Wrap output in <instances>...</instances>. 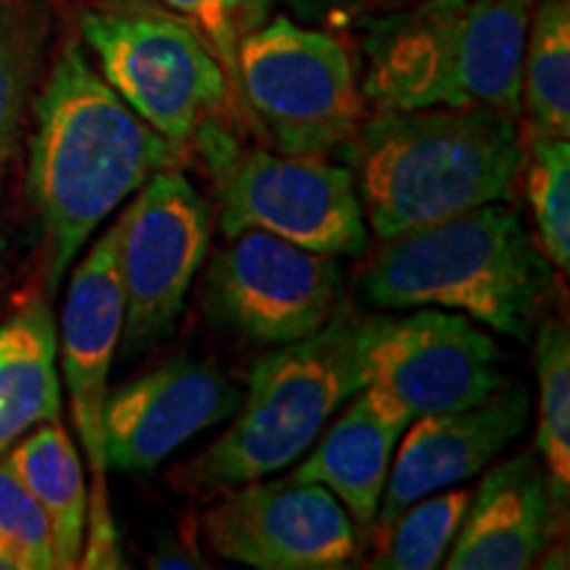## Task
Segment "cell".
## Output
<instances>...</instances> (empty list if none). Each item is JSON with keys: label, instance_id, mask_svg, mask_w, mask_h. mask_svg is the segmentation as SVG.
Returning <instances> with one entry per match:
<instances>
[{"label": "cell", "instance_id": "cell-24", "mask_svg": "<svg viewBox=\"0 0 570 570\" xmlns=\"http://www.w3.org/2000/svg\"><path fill=\"white\" fill-rule=\"evenodd\" d=\"M0 550L11 554L19 570L56 568L53 531L46 510L6 458H0Z\"/></svg>", "mask_w": 570, "mask_h": 570}, {"label": "cell", "instance_id": "cell-30", "mask_svg": "<svg viewBox=\"0 0 570 570\" xmlns=\"http://www.w3.org/2000/svg\"><path fill=\"white\" fill-rule=\"evenodd\" d=\"M377 6H394V3H404V0H375Z\"/></svg>", "mask_w": 570, "mask_h": 570}, {"label": "cell", "instance_id": "cell-16", "mask_svg": "<svg viewBox=\"0 0 570 570\" xmlns=\"http://www.w3.org/2000/svg\"><path fill=\"white\" fill-rule=\"evenodd\" d=\"M547 473L539 452H520L483 475L470 497L458 537L446 552L449 570L531 568L558 537Z\"/></svg>", "mask_w": 570, "mask_h": 570}, {"label": "cell", "instance_id": "cell-26", "mask_svg": "<svg viewBox=\"0 0 570 570\" xmlns=\"http://www.w3.org/2000/svg\"><path fill=\"white\" fill-rule=\"evenodd\" d=\"M161 3L202 35V40L223 63L227 85H233L238 96V67H235L238 30H235L230 0H161Z\"/></svg>", "mask_w": 570, "mask_h": 570}, {"label": "cell", "instance_id": "cell-22", "mask_svg": "<svg viewBox=\"0 0 570 570\" xmlns=\"http://www.w3.org/2000/svg\"><path fill=\"white\" fill-rule=\"evenodd\" d=\"M473 491L452 489L428 494L375 533L377 554L370 566L381 570H431L444 562L458 529L465 518Z\"/></svg>", "mask_w": 570, "mask_h": 570}, {"label": "cell", "instance_id": "cell-27", "mask_svg": "<svg viewBox=\"0 0 570 570\" xmlns=\"http://www.w3.org/2000/svg\"><path fill=\"white\" fill-rule=\"evenodd\" d=\"M367 0H285L288 11L302 24H338L356 13Z\"/></svg>", "mask_w": 570, "mask_h": 570}, {"label": "cell", "instance_id": "cell-13", "mask_svg": "<svg viewBox=\"0 0 570 570\" xmlns=\"http://www.w3.org/2000/svg\"><path fill=\"white\" fill-rule=\"evenodd\" d=\"M238 402V389L212 362L188 356L164 362L106 396V468L151 473L206 428L230 417Z\"/></svg>", "mask_w": 570, "mask_h": 570}, {"label": "cell", "instance_id": "cell-14", "mask_svg": "<svg viewBox=\"0 0 570 570\" xmlns=\"http://www.w3.org/2000/svg\"><path fill=\"white\" fill-rule=\"evenodd\" d=\"M531 415V396L520 381H504L473 407L420 415L402 433L391 460L389 483L373 531L381 533L412 502L479 475L512 441L520 439Z\"/></svg>", "mask_w": 570, "mask_h": 570}, {"label": "cell", "instance_id": "cell-21", "mask_svg": "<svg viewBox=\"0 0 570 570\" xmlns=\"http://www.w3.org/2000/svg\"><path fill=\"white\" fill-rule=\"evenodd\" d=\"M539 436L554 518L566 520L570 502V336L560 320H547L537 338Z\"/></svg>", "mask_w": 570, "mask_h": 570}, {"label": "cell", "instance_id": "cell-1", "mask_svg": "<svg viewBox=\"0 0 570 570\" xmlns=\"http://www.w3.org/2000/svg\"><path fill=\"white\" fill-rule=\"evenodd\" d=\"M30 194L48 244V291L109 214L183 148L142 122L77 42L63 48L38 101Z\"/></svg>", "mask_w": 570, "mask_h": 570}, {"label": "cell", "instance_id": "cell-3", "mask_svg": "<svg viewBox=\"0 0 570 570\" xmlns=\"http://www.w3.org/2000/svg\"><path fill=\"white\" fill-rule=\"evenodd\" d=\"M529 0H404L360 21L375 111L491 106L520 117Z\"/></svg>", "mask_w": 570, "mask_h": 570}, {"label": "cell", "instance_id": "cell-23", "mask_svg": "<svg viewBox=\"0 0 570 570\" xmlns=\"http://www.w3.org/2000/svg\"><path fill=\"white\" fill-rule=\"evenodd\" d=\"M525 196L544 256L562 273L570 267V142L533 138L525 142Z\"/></svg>", "mask_w": 570, "mask_h": 570}, {"label": "cell", "instance_id": "cell-19", "mask_svg": "<svg viewBox=\"0 0 570 570\" xmlns=\"http://www.w3.org/2000/svg\"><path fill=\"white\" fill-rule=\"evenodd\" d=\"M17 479L38 499L53 531L56 568H77L82 558L88 487L82 460L63 431L61 420L40 423L38 431L19 439L3 454Z\"/></svg>", "mask_w": 570, "mask_h": 570}, {"label": "cell", "instance_id": "cell-15", "mask_svg": "<svg viewBox=\"0 0 570 570\" xmlns=\"http://www.w3.org/2000/svg\"><path fill=\"white\" fill-rule=\"evenodd\" d=\"M122 327L125 294L119 277V225L114 223L77 265L61 309V373L69 389L77 436L92 473L90 494H109L101 417Z\"/></svg>", "mask_w": 570, "mask_h": 570}, {"label": "cell", "instance_id": "cell-12", "mask_svg": "<svg viewBox=\"0 0 570 570\" xmlns=\"http://www.w3.org/2000/svg\"><path fill=\"white\" fill-rule=\"evenodd\" d=\"M219 558L256 570H336L352 566L362 539L325 487L296 479L248 481L223 491L202 515Z\"/></svg>", "mask_w": 570, "mask_h": 570}, {"label": "cell", "instance_id": "cell-4", "mask_svg": "<svg viewBox=\"0 0 570 570\" xmlns=\"http://www.w3.org/2000/svg\"><path fill=\"white\" fill-rule=\"evenodd\" d=\"M552 283V267L520 212L491 202L383 240L360 277V294L383 309L462 312L491 331L529 341Z\"/></svg>", "mask_w": 570, "mask_h": 570}, {"label": "cell", "instance_id": "cell-9", "mask_svg": "<svg viewBox=\"0 0 570 570\" xmlns=\"http://www.w3.org/2000/svg\"><path fill=\"white\" fill-rule=\"evenodd\" d=\"M119 225V277L125 294V348H142L173 336L190 285L209 252V206L175 167L140 185Z\"/></svg>", "mask_w": 570, "mask_h": 570}, {"label": "cell", "instance_id": "cell-5", "mask_svg": "<svg viewBox=\"0 0 570 570\" xmlns=\"http://www.w3.org/2000/svg\"><path fill=\"white\" fill-rule=\"evenodd\" d=\"M360 331L362 317L338 312L312 336L262 356L227 431L177 465L169 483L190 497L223 494L281 473L306 454L362 389Z\"/></svg>", "mask_w": 570, "mask_h": 570}, {"label": "cell", "instance_id": "cell-17", "mask_svg": "<svg viewBox=\"0 0 570 570\" xmlns=\"http://www.w3.org/2000/svg\"><path fill=\"white\" fill-rule=\"evenodd\" d=\"M336 423L323 431L320 444L291 479L320 483L344 504L365 544L386 491L391 460L412 417L402 404L362 386L341 407Z\"/></svg>", "mask_w": 570, "mask_h": 570}, {"label": "cell", "instance_id": "cell-18", "mask_svg": "<svg viewBox=\"0 0 570 570\" xmlns=\"http://www.w3.org/2000/svg\"><path fill=\"white\" fill-rule=\"evenodd\" d=\"M56 356L59 336L42 298L0 325V458L27 431L61 420Z\"/></svg>", "mask_w": 570, "mask_h": 570}, {"label": "cell", "instance_id": "cell-8", "mask_svg": "<svg viewBox=\"0 0 570 570\" xmlns=\"http://www.w3.org/2000/svg\"><path fill=\"white\" fill-rule=\"evenodd\" d=\"M344 291L336 256L294 246L265 230L227 238L206 265L204 309L219 331L283 346L331 323Z\"/></svg>", "mask_w": 570, "mask_h": 570}, {"label": "cell", "instance_id": "cell-29", "mask_svg": "<svg viewBox=\"0 0 570 570\" xmlns=\"http://www.w3.org/2000/svg\"><path fill=\"white\" fill-rule=\"evenodd\" d=\"M0 570H19L17 562L11 560V554L3 552V550H0Z\"/></svg>", "mask_w": 570, "mask_h": 570}, {"label": "cell", "instance_id": "cell-28", "mask_svg": "<svg viewBox=\"0 0 570 570\" xmlns=\"http://www.w3.org/2000/svg\"><path fill=\"white\" fill-rule=\"evenodd\" d=\"M273 3L275 0H230L238 40L244 38V35L259 30V27L265 24V21L269 19V11H273Z\"/></svg>", "mask_w": 570, "mask_h": 570}, {"label": "cell", "instance_id": "cell-6", "mask_svg": "<svg viewBox=\"0 0 570 570\" xmlns=\"http://www.w3.org/2000/svg\"><path fill=\"white\" fill-rule=\"evenodd\" d=\"M235 67L238 98L275 151L325 156L348 148L365 119L344 42L285 13L238 40Z\"/></svg>", "mask_w": 570, "mask_h": 570}, {"label": "cell", "instance_id": "cell-7", "mask_svg": "<svg viewBox=\"0 0 570 570\" xmlns=\"http://www.w3.org/2000/svg\"><path fill=\"white\" fill-rule=\"evenodd\" d=\"M82 38L104 80L177 148L196 140L227 101V77L194 27L164 13L90 11Z\"/></svg>", "mask_w": 570, "mask_h": 570}, {"label": "cell", "instance_id": "cell-11", "mask_svg": "<svg viewBox=\"0 0 570 570\" xmlns=\"http://www.w3.org/2000/svg\"><path fill=\"white\" fill-rule=\"evenodd\" d=\"M219 227L265 230L331 256H362L370 235L354 175L323 156L252 151L225 167Z\"/></svg>", "mask_w": 570, "mask_h": 570}, {"label": "cell", "instance_id": "cell-20", "mask_svg": "<svg viewBox=\"0 0 570 570\" xmlns=\"http://www.w3.org/2000/svg\"><path fill=\"white\" fill-rule=\"evenodd\" d=\"M520 111L533 138H570V6L539 0L529 13L520 67Z\"/></svg>", "mask_w": 570, "mask_h": 570}, {"label": "cell", "instance_id": "cell-10", "mask_svg": "<svg viewBox=\"0 0 570 570\" xmlns=\"http://www.w3.org/2000/svg\"><path fill=\"white\" fill-rule=\"evenodd\" d=\"M360 370L362 386L412 417L473 407L504 383L494 338L462 312L431 306L399 320H362Z\"/></svg>", "mask_w": 570, "mask_h": 570}, {"label": "cell", "instance_id": "cell-2", "mask_svg": "<svg viewBox=\"0 0 570 570\" xmlns=\"http://www.w3.org/2000/svg\"><path fill=\"white\" fill-rule=\"evenodd\" d=\"M348 146L365 223L381 240L510 202L525 167L518 117L491 106L375 111Z\"/></svg>", "mask_w": 570, "mask_h": 570}, {"label": "cell", "instance_id": "cell-25", "mask_svg": "<svg viewBox=\"0 0 570 570\" xmlns=\"http://www.w3.org/2000/svg\"><path fill=\"white\" fill-rule=\"evenodd\" d=\"M35 59H38V35L30 21L17 11L0 9V159L17 135Z\"/></svg>", "mask_w": 570, "mask_h": 570}]
</instances>
